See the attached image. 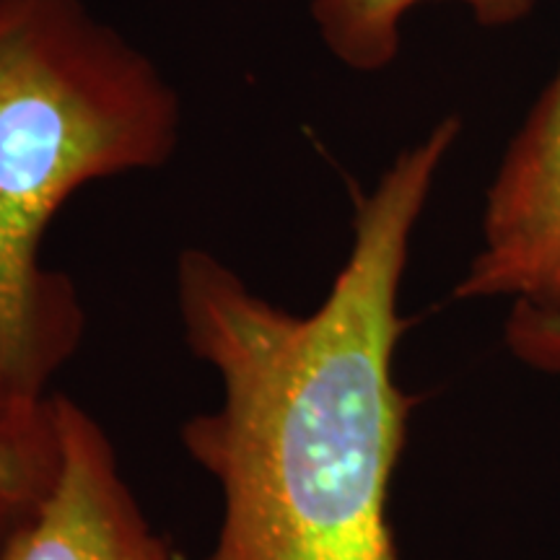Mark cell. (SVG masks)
<instances>
[{
	"label": "cell",
	"mask_w": 560,
	"mask_h": 560,
	"mask_svg": "<svg viewBox=\"0 0 560 560\" xmlns=\"http://www.w3.org/2000/svg\"><path fill=\"white\" fill-rule=\"evenodd\" d=\"M60 441L52 395H0V545L34 514L58 470Z\"/></svg>",
	"instance_id": "cell-6"
},
{
	"label": "cell",
	"mask_w": 560,
	"mask_h": 560,
	"mask_svg": "<svg viewBox=\"0 0 560 560\" xmlns=\"http://www.w3.org/2000/svg\"><path fill=\"white\" fill-rule=\"evenodd\" d=\"M52 402L58 470L0 560H185L145 516L100 420L66 395Z\"/></svg>",
	"instance_id": "cell-4"
},
{
	"label": "cell",
	"mask_w": 560,
	"mask_h": 560,
	"mask_svg": "<svg viewBox=\"0 0 560 560\" xmlns=\"http://www.w3.org/2000/svg\"><path fill=\"white\" fill-rule=\"evenodd\" d=\"M452 296L560 317V62L501 153L478 249Z\"/></svg>",
	"instance_id": "cell-3"
},
{
	"label": "cell",
	"mask_w": 560,
	"mask_h": 560,
	"mask_svg": "<svg viewBox=\"0 0 560 560\" xmlns=\"http://www.w3.org/2000/svg\"><path fill=\"white\" fill-rule=\"evenodd\" d=\"M431 3L459 5L482 30H514L542 0H312L314 32L330 58L353 73H382L400 58L402 26Z\"/></svg>",
	"instance_id": "cell-5"
},
{
	"label": "cell",
	"mask_w": 560,
	"mask_h": 560,
	"mask_svg": "<svg viewBox=\"0 0 560 560\" xmlns=\"http://www.w3.org/2000/svg\"><path fill=\"white\" fill-rule=\"evenodd\" d=\"M179 130L164 70L86 0H0V395L50 397L86 330L75 283L42 260L55 215L166 166Z\"/></svg>",
	"instance_id": "cell-2"
},
{
	"label": "cell",
	"mask_w": 560,
	"mask_h": 560,
	"mask_svg": "<svg viewBox=\"0 0 560 560\" xmlns=\"http://www.w3.org/2000/svg\"><path fill=\"white\" fill-rule=\"evenodd\" d=\"M459 138L462 117H441L355 195L350 249L310 314L272 304L213 252H179L182 335L221 387L179 431L221 495L200 560H405L389 520L416 405L395 380L400 293Z\"/></svg>",
	"instance_id": "cell-1"
},
{
	"label": "cell",
	"mask_w": 560,
	"mask_h": 560,
	"mask_svg": "<svg viewBox=\"0 0 560 560\" xmlns=\"http://www.w3.org/2000/svg\"><path fill=\"white\" fill-rule=\"evenodd\" d=\"M503 342L524 366L560 382V317L527 306H509Z\"/></svg>",
	"instance_id": "cell-7"
}]
</instances>
